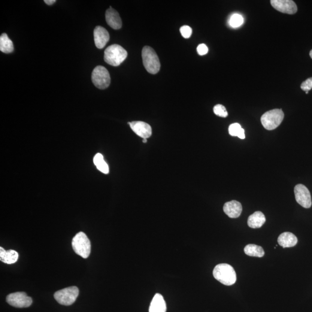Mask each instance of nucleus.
<instances>
[{"mask_svg": "<svg viewBox=\"0 0 312 312\" xmlns=\"http://www.w3.org/2000/svg\"><path fill=\"white\" fill-rule=\"evenodd\" d=\"M213 277L226 286H232L237 281V275L234 268L227 263H220L215 266Z\"/></svg>", "mask_w": 312, "mask_h": 312, "instance_id": "nucleus-1", "label": "nucleus"}, {"mask_svg": "<svg viewBox=\"0 0 312 312\" xmlns=\"http://www.w3.org/2000/svg\"><path fill=\"white\" fill-rule=\"evenodd\" d=\"M128 53L119 45L114 44L108 47L104 51L105 62L112 66H117L127 58Z\"/></svg>", "mask_w": 312, "mask_h": 312, "instance_id": "nucleus-2", "label": "nucleus"}, {"mask_svg": "<svg viewBox=\"0 0 312 312\" xmlns=\"http://www.w3.org/2000/svg\"><path fill=\"white\" fill-rule=\"evenodd\" d=\"M142 57L145 68L149 73H158L161 65L158 56L152 48L148 46L144 47L142 51Z\"/></svg>", "mask_w": 312, "mask_h": 312, "instance_id": "nucleus-3", "label": "nucleus"}, {"mask_svg": "<svg viewBox=\"0 0 312 312\" xmlns=\"http://www.w3.org/2000/svg\"><path fill=\"white\" fill-rule=\"evenodd\" d=\"M72 246L76 254L87 259L91 252V243L87 235L83 232L78 233L72 239Z\"/></svg>", "mask_w": 312, "mask_h": 312, "instance_id": "nucleus-4", "label": "nucleus"}, {"mask_svg": "<svg viewBox=\"0 0 312 312\" xmlns=\"http://www.w3.org/2000/svg\"><path fill=\"white\" fill-rule=\"evenodd\" d=\"M283 112L279 109H275L263 114L261 122L263 127L268 130H273L279 126L284 119Z\"/></svg>", "mask_w": 312, "mask_h": 312, "instance_id": "nucleus-5", "label": "nucleus"}, {"mask_svg": "<svg viewBox=\"0 0 312 312\" xmlns=\"http://www.w3.org/2000/svg\"><path fill=\"white\" fill-rule=\"evenodd\" d=\"M78 288L71 286L57 291L54 295V297L60 304L69 306L73 304L79 296Z\"/></svg>", "mask_w": 312, "mask_h": 312, "instance_id": "nucleus-6", "label": "nucleus"}, {"mask_svg": "<svg viewBox=\"0 0 312 312\" xmlns=\"http://www.w3.org/2000/svg\"><path fill=\"white\" fill-rule=\"evenodd\" d=\"M92 80L96 87L105 89L110 85V74L104 66H97L92 72Z\"/></svg>", "mask_w": 312, "mask_h": 312, "instance_id": "nucleus-7", "label": "nucleus"}, {"mask_svg": "<svg viewBox=\"0 0 312 312\" xmlns=\"http://www.w3.org/2000/svg\"><path fill=\"white\" fill-rule=\"evenodd\" d=\"M7 302L14 307L23 308L30 307L33 300L25 293L16 292L9 295L7 296Z\"/></svg>", "mask_w": 312, "mask_h": 312, "instance_id": "nucleus-8", "label": "nucleus"}, {"mask_svg": "<svg viewBox=\"0 0 312 312\" xmlns=\"http://www.w3.org/2000/svg\"><path fill=\"white\" fill-rule=\"evenodd\" d=\"M295 197L296 202L305 208H310L312 198L310 191L304 184H298L295 188Z\"/></svg>", "mask_w": 312, "mask_h": 312, "instance_id": "nucleus-9", "label": "nucleus"}, {"mask_svg": "<svg viewBox=\"0 0 312 312\" xmlns=\"http://www.w3.org/2000/svg\"><path fill=\"white\" fill-rule=\"evenodd\" d=\"M271 4L275 10L281 13L293 15L297 12V7L292 0H272Z\"/></svg>", "mask_w": 312, "mask_h": 312, "instance_id": "nucleus-10", "label": "nucleus"}, {"mask_svg": "<svg viewBox=\"0 0 312 312\" xmlns=\"http://www.w3.org/2000/svg\"><path fill=\"white\" fill-rule=\"evenodd\" d=\"M129 124L132 131L139 137L147 139L152 134V129L149 124L141 121H135Z\"/></svg>", "mask_w": 312, "mask_h": 312, "instance_id": "nucleus-11", "label": "nucleus"}, {"mask_svg": "<svg viewBox=\"0 0 312 312\" xmlns=\"http://www.w3.org/2000/svg\"><path fill=\"white\" fill-rule=\"evenodd\" d=\"M94 38L96 47L101 49L104 48L110 41V36L107 30L99 26L94 30Z\"/></svg>", "mask_w": 312, "mask_h": 312, "instance_id": "nucleus-12", "label": "nucleus"}, {"mask_svg": "<svg viewBox=\"0 0 312 312\" xmlns=\"http://www.w3.org/2000/svg\"><path fill=\"white\" fill-rule=\"evenodd\" d=\"M105 19L108 25L115 30H119L122 26L119 13L111 7L106 11Z\"/></svg>", "mask_w": 312, "mask_h": 312, "instance_id": "nucleus-13", "label": "nucleus"}, {"mask_svg": "<svg viewBox=\"0 0 312 312\" xmlns=\"http://www.w3.org/2000/svg\"><path fill=\"white\" fill-rule=\"evenodd\" d=\"M225 213L230 218H238L240 216L242 207L240 202L234 201L227 202L223 207Z\"/></svg>", "mask_w": 312, "mask_h": 312, "instance_id": "nucleus-14", "label": "nucleus"}, {"mask_svg": "<svg viewBox=\"0 0 312 312\" xmlns=\"http://www.w3.org/2000/svg\"><path fill=\"white\" fill-rule=\"evenodd\" d=\"M279 245L283 248L295 246L298 242V239L292 232H285L279 235L278 239Z\"/></svg>", "mask_w": 312, "mask_h": 312, "instance_id": "nucleus-15", "label": "nucleus"}, {"mask_svg": "<svg viewBox=\"0 0 312 312\" xmlns=\"http://www.w3.org/2000/svg\"><path fill=\"white\" fill-rule=\"evenodd\" d=\"M166 303L163 296L156 294L151 302L149 312H166Z\"/></svg>", "mask_w": 312, "mask_h": 312, "instance_id": "nucleus-16", "label": "nucleus"}, {"mask_svg": "<svg viewBox=\"0 0 312 312\" xmlns=\"http://www.w3.org/2000/svg\"><path fill=\"white\" fill-rule=\"evenodd\" d=\"M266 221L265 217L262 212L257 211L248 218L247 225L250 228L259 229Z\"/></svg>", "mask_w": 312, "mask_h": 312, "instance_id": "nucleus-17", "label": "nucleus"}, {"mask_svg": "<svg viewBox=\"0 0 312 312\" xmlns=\"http://www.w3.org/2000/svg\"><path fill=\"white\" fill-rule=\"evenodd\" d=\"M19 254L14 250L6 251L4 248L0 247V260L7 264H12L17 261Z\"/></svg>", "mask_w": 312, "mask_h": 312, "instance_id": "nucleus-18", "label": "nucleus"}, {"mask_svg": "<svg viewBox=\"0 0 312 312\" xmlns=\"http://www.w3.org/2000/svg\"><path fill=\"white\" fill-rule=\"evenodd\" d=\"M14 50L13 41L5 33L2 34L0 37V50L4 53H11Z\"/></svg>", "mask_w": 312, "mask_h": 312, "instance_id": "nucleus-19", "label": "nucleus"}, {"mask_svg": "<svg viewBox=\"0 0 312 312\" xmlns=\"http://www.w3.org/2000/svg\"><path fill=\"white\" fill-rule=\"evenodd\" d=\"M245 253L251 257H263L264 256L263 248L254 244L247 245L244 249Z\"/></svg>", "mask_w": 312, "mask_h": 312, "instance_id": "nucleus-20", "label": "nucleus"}, {"mask_svg": "<svg viewBox=\"0 0 312 312\" xmlns=\"http://www.w3.org/2000/svg\"><path fill=\"white\" fill-rule=\"evenodd\" d=\"M93 162L97 168L102 173L108 174L110 172L108 164L105 162L104 157L101 153L96 154L95 156L94 157Z\"/></svg>", "mask_w": 312, "mask_h": 312, "instance_id": "nucleus-21", "label": "nucleus"}, {"mask_svg": "<svg viewBox=\"0 0 312 312\" xmlns=\"http://www.w3.org/2000/svg\"><path fill=\"white\" fill-rule=\"evenodd\" d=\"M229 131L230 135L232 137H238L242 139L245 138V130L239 123H233L230 125Z\"/></svg>", "mask_w": 312, "mask_h": 312, "instance_id": "nucleus-22", "label": "nucleus"}, {"mask_svg": "<svg viewBox=\"0 0 312 312\" xmlns=\"http://www.w3.org/2000/svg\"><path fill=\"white\" fill-rule=\"evenodd\" d=\"M244 22L243 17L241 15L235 14L232 15L229 21L230 25L234 28L241 26Z\"/></svg>", "mask_w": 312, "mask_h": 312, "instance_id": "nucleus-23", "label": "nucleus"}, {"mask_svg": "<svg viewBox=\"0 0 312 312\" xmlns=\"http://www.w3.org/2000/svg\"><path fill=\"white\" fill-rule=\"evenodd\" d=\"M213 112L215 115L219 117H226L228 116V113H227L226 108L221 104H217L214 106Z\"/></svg>", "mask_w": 312, "mask_h": 312, "instance_id": "nucleus-24", "label": "nucleus"}, {"mask_svg": "<svg viewBox=\"0 0 312 312\" xmlns=\"http://www.w3.org/2000/svg\"><path fill=\"white\" fill-rule=\"evenodd\" d=\"M181 35L184 38H189L192 34V29L188 26H183L180 29Z\"/></svg>", "mask_w": 312, "mask_h": 312, "instance_id": "nucleus-25", "label": "nucleus"}, {"mask_svg": "<svg viewBox=\"0 0 312 312\" xmlns=\"http://www.w3.org/2000/svg\"><path fill=\"white\" fill-rule=\"evenodd\" d=\"M301 89L304 92H310L312 89V78H308L301 84Z\"/></svg>", "mask_w": 312, "mask_h": 312, "instance_id": "nucleus-26", "label": "nucleus"}, {"mask_svg": "<svg viewBox=\"0 0 312 312\" xmlns=\"http://www.w3.org/2000/svg\"><path fill=\"white\" fill-rule=\"evenodd\" d=\"M197 50L200 56L205 55L208 52V48L207 45L204 44L199 45Z\"/></svg>", "mask_w": 312, "mask_h": 312, "instance_id": "nucleus-27", "label": "nucleus"}, {"mask_svg": "<svg viewBox=\"0 0 312 312\" xmlns=\"http://www.w3.org/2000/svg\"><path fill=\"white\" fill-rule=\"evenodd\" d=\"M44 2L46 3L47 5H51L56 2V0H45Z\"/></svg>", "mask_w": 312, "mask_h": 312, "instance_id": "nucleus-28", "label": "nucleus"}, {"mask_svg": "<svg viewBox=\"0 0 312 312\" xmlns=\"http://www.w3.org/2000/svg\"><path fill=\"white\" fill-rule=\"evenodd\" d=\"M143 142H144V143H147V139H143Z\"/></svg>", "mask_w": 312, "mask_h": 312, "instance_id": "nucleus-29", "label": "nucleus"}, {"mask_svg": "<svg viewBox=\"0 0 312 312\" xmlns=\"http://www.w3.org/2000/svg\"><path fill=\"white\" fill-rule=\"evenodd\" d=\"M310 55L312 59V50L310 51Z\"/></svg>", "mask_w": 312, "mask_h": 312, "instance_id": "nucleus-30", "label": "nucleus"}, {"mask_svg": "<svg viewBox=\"0 0 312 312\" xmlns=\"http://www.w3.org/2000/svg\"><path fill=\"white\" fill-rule=\"evenodd\" d=\"M308 93H309V92H306V93H307V94H308Z\"/></svg>", "mask_w": 312, "mask_h": 312, "instance_id": "nucleus-31", "label": "nucleus"}]
</instances>
